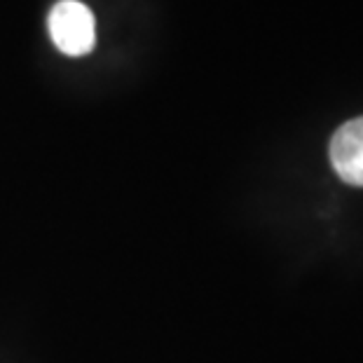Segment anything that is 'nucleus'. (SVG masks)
<instances>
[{
	"label": "nucleus",
	"instance_id": "1",
	"mask_svg": "<svg viewBox=\"0 0 363 363\" xmlns=\"http://www.w3.org/2000/svg\"><path fill=\"white\" fill-rule=\"evenodd\" d=\"M52 43L68 57H84L94 50V14L78 0H61L48 17Z\"/></svg>",
	"mask_w": 363,
	"mask_h": 363
},
{
	"label": "nucleus",
	"instance_id": "2",
	"mask_svg": "<svg viewBox=\"0 0 363 363\" xmlns=\"http://www.w3.org/2000/svg\"><path fill=\"white\" fill-rule=\"evenodd\" d=\"M330 164L345 183L363 188V118L345 122L333 134Z\"/></svg>",
	"mask_w": 363,
	"mask_h": 363
}]
</instances>
